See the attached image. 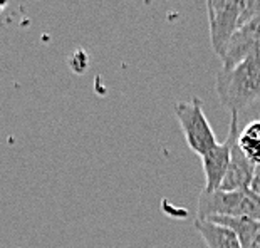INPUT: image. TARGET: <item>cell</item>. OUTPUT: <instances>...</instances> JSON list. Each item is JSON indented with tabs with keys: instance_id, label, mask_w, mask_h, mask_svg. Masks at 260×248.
<instances>
[{
	"instance_id": "cell-5",
	"label": "cell",
	"mask_w": 260,
	"mask_h": 248,
	"mask_svg": "<svg viewBox=\"0 0 260 248\" xmlns=\"http://www.w3.org/2000/svg\"><path fill=\"white\" fill-rule=\"evenodd\" d=\"M240 133V121L239 113H232L229 134L232 137V148H230V164L226 169V174L222 181L220 190L222 191H235L242 188H250L252 176L255 164L248 161V158L242 153V150L237 145V137Z\"/></svg>"
},
{
	"instance_id": "cell-4",
	"label": "cell",
	"mask_w": 260,
	"mask_h": 248,
	"mask_svg": "<svg viewBox=\"0 0 260 248\" xmlns=\"http://www.w3.org/2000/svg\"><path fill=\"white\" fill-rule=\"evenodd\" d=\"M245 4L247 0H207L210 42L218 57L223 54L230 37L240 27Z\"/></svg>"
},
{
	"instance_id": "cell-1",
	"label": "cell",
	"mask_w": 260,
	"mask_h": 248,
	"mask_svg": "<svg viewBox=\"0 0 260 248\" xmlns=\"http://www.w3.org/2000/svg\"><path fill=\"white\" fill-rule=\"evenodd\" d=\"M220 102L230 113H240L260 101V57H248L234 67H222L215 79Z\"/></svg>"
},
{
	"instance_id": "cell-13",
	"label": "cell",
	"mask_w": 260,
	"mask_h": 248,
	"mask_svg": "<svg viewBox=\"0 0 260 248\" xmlns=\"http://www.w3.org/2000/svg\"><path fill=\"white\" fill-rule=\"evenodd\" d=\"M9 4H10V0H0V14H2L5 9H7Z\"/></svg>"
},
{
	"instance_id": "cell-9",
	"label": "cell",
	"mask_w": 260,
	"mask_h": 248,
	"mask_svg": "<svg viewBox=\"0 0 260 248\" xmlns=\"http://www.w3.org/2000/svg\"><path fill=\"white\" fill-rule=\"evenodd\" d=\"M207 220H212L215 223H220L223 227L230 228L237 235V238L240 240L242 248H250L252 241L255 240V236L260 230V222L252 218H243V217H208Z\"/></svg>"
},
{
	"instance_id": "cell-2",
	"label": "cell",
	"mask_w": 260,
	"mask_h": 248,
	"mask_svg": "<svg viewBox=\"0 0 260 248\" xmlns=\"http://www.w3.org/2000/svg\"><path fill=\"white\" fill-rule=\"evenodd\" d=\"M208 217H243L260 222V196L250 188L235 191H202L198 198L197 218Z\"/></svg>"
},
{
	"instance_id": "cell-7",
	"label": "cell",
	"mask_w": 260,
	"mask_h": 248,
	"mask_svg": "<svg viewBox=\"0 0 260 248\" xmlns=\"http://www.w3.org/2000/svg\"><path fill=\"white\" fill-rule=\"evenodd\" d=\"M230 148H232V137L226 134V139L220 143L217 148L202 156V168L205 173V193H215L220 190L222 181L226 174L230 164Z\"/></svg>"
},
{
	"instance_id": "cell-10",
	"label": "cell",
	"mask_w": 260,
	"mask_h": 248,
	"mask_svg": "<svg viewBox=\"0 0 260 248\" xmlns=\"http://www.w3.org/2000/svg\"><path fill=\"white\" fill-rule=\"evenodd\" d=\"M237 145L252 164H260V119L250 121L240 128Z\"/></svg>"
},
{
	"instance_id": "cell-6",
	"label": "cell",
	"mask_w": 260,
	"mask_h": 248,
	"mask_svg": "<svg viewBox=\"0 0 260 248\" xmlns=\"http://www.w3.org/2000/svg\"><path fill=\"white\" fill-rule=\"evenodd\" d=\"M248 57H260V17L243 22L220 56L223 62L222 67H234Z\"/></svg>"
},
{
	"instance_id": "cell-11",
	"label": "cell",
	"mask_w": 260,
	"mask_h": 248,
	"mask_svg": "<svg viewBox=\"0 0 260 248\" xmlns=\"http://www.w3.org/2000/svg\"><path fill=\"white\" fill-rule=\"evenodd\" d=\"M250 190H252L253 193H257V195L260 196V164H257L255 169H253V176H252Z\"/></svg>"
},
{
	"instance_id": "cell-12",
	"label": "cell",
	"mask_w": 260,
	"mask_h": 248,
	"mask_svg": "<svg viewBox=\"0 0 260 248\" xmlns=\"http://www.w3.org/2000/svg\"><path fill=\"white\" fill-rule=\"evenodd\" d=\"M250 248H260V230H258V233H257V236H255V240L252 241Z\"/></svg>"
},
{
	"instance_id": "cell-3",
	"label": "cell",
	"mask_w": 260,
	"mask_h": 248,
	"mask_svg": "<svg viewBox=\"0 0 260 248\" xmlns=\"http://www.w3.org/2000/svg\"><path fill=\"white\" fill-rule=\"evenodd\" d=\"M175 114L178 118L188 148L200 158L220 145L203 113L202 99L191 97V101L175 102Z\"/></svg>"
},
{
	"instance_id": "cell-8",
	"label": "cell",
	"mask_w": 260,
	"mask_h": 248,
	"mask_svg": "<svg viewBox=\"0 0 260 248\" xmlns=\"http://www.w3.org/2000/svg\"><path fill=\"white\" fill-rule=\"evenodd\" d=\"M193 227L202 236L207 248H242L240 240L230 228L207 218H197Z\"/></svg>"
}]
</instances>
